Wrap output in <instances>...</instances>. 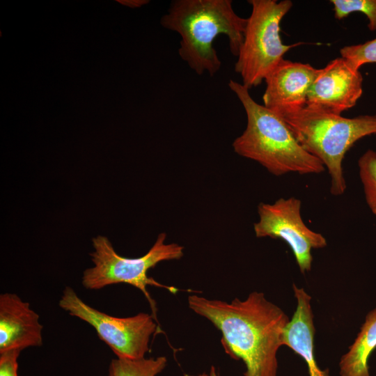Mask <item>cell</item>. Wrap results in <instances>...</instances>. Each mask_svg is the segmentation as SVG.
Wrapping results in <instances>:
<instances>
[{"mask_svg": "<svg viewBox=\"0 0 376 376\" xmlns=\"http://www.w3.org/2000/svg\"><path fill=\"white\" fill-rule=\"evenodd\" d=\"M189 308L221 333V343L233 359L242 360L244 376H277V353L290 318L263 292L230 302L197 295L187 298Z\"/></svg>", "mask_w": 376, "mask_h": 376, "instance_id": "obj_1", "label": "cell"}, {"mask_svg": "<svg viewBox=\"0 0 376 376\" xmlns=\"http://www.w3.org/2000/svg\"><path fill=\"white\" fill-rule=\"evenodd\" d=\"M246 21L235 12L230 0H173L161 24L180 35L178 54L192 70L213 76L221 66L213 47L215 38L226 35L231 54L237 56Z\"/></svg>", "mask_w": 376, "mask_h": 376, "instance_id": "obj_2", "label": "cell"}, {"mask_svg": "<svg viewBox=\"0 0 376 376\" xmlns=\"http://www.w3.org/2000/svg\"><path fill=\"white\" fill-rule=\"evenodd\" d=\"M228 86L240 101L247 119L246 129L233 143L237 155L257 162L276 176L288 173L317 174L325 171L322 162L301 146L287 123L256 102L249 89L232 79Z\"/></svg>", "mask_w": 376, "mask_h": 376, "instance_id": "obj_3", "label": "cell"}, {"mask_svg": "<svg viewBox=\"0 0 376 376\" xmlns=\"http://www.w3.org/2000/svg\"><path fill=\"white\" fill-rule=\"evenodd\" d=\"M280 117L301 146L327 169L331 194H344L347 188L343 169L344 157L357 141L376 135V115L345 118L306 105Z\"/></svg>", "mask_w": 376, "mask_h": 376, "instance_id": "obj_4", "label": "cell"}, {"mask_svg": "<svg viewBox=\"0 0 376 376\" xmlns=\"http://www.w3.org/2000/svg\"><path fill=\"white\" fill-rule=\"evenodd\" d=\"M166 234H159L150 250L139 258H125L118 254L109 239L98 235L92 239L94 251L91 253L94 266L86 269L82 276L81 283L88 290H100L106 286L126 283L139 289L148 300L152 315L157 320V306L147 287H161L173 294L178 289L156 281L148 276L150 269L159 263L179 260L184 255V247L177 243H166Z\"/></svg>", "mask_w": 376, "mask_h": 376, "instance_id": "obj_5", "label": "cell"}, {"mask_svg": "<svg viewBox=\"0 0 376 376\" xmlns=\"http://www.w3.org/2000/svg\"><path fill=\"white\" fill-rule=\"evenodd\" d=\"M251 13L235 65L248 89L260 84L290 49L301 45L283 43L280 24L292 6L290 0H249Z\"/></svg>", "mask_w": 376, "mask_h": 376, "instance_id": "obj_6", "label": "cell"}, {"mask_svg": "<svg viewBox=\"0 0 376 376\" xmlns=\"http://www.w3.org/2000/svg\"><path fill=\"white\" fill-rule=\"evenodd\" d=\"M58 306L93 327L100 339L119 358L145 357L150 338L157 330L152 315L139 313L126 318L111 316L85 303L70 287L63 290Z\"/></svg>", "mask_w": 376, "mask_h": 376, "instance_id": "obj_7", "label": "cell"}, {"mask_svg": "<svg viewBox=\"0 0 376 376\" xmlns=\"http://www.w3.org/2000/svg\"><path fill=\"white\" fill-rule=\"evenodd\" d=\"M301 201L297 198H281L273 203H260L258 206L259 219L253 224L257 237H270L285 241L291 249L299 270L311 269L313 249L327 246L320 233L304 224L301 214Z\"/></svg>", "mask_w": 376, "mask_h": 376, "instance_id": "obj_8", "label": "cell"}, {"mask_svg": "<svg viewBox=\"0 0 376 376\" xmlns=\"http://www.w3.org/2000/svg\"><path fill=\"white\" fill-rule=\"evenodd\" d=\"M363 94V76L343 57L318 69L307 95L306 105L341 115L355 106Z\"/></svg>", "mask_w": 376, "mask_h": 376, "instance_id": "obj_9", "label": "cell"}, {"mask_svg": "<svg viewBox=\"0 0 376 376\" xmlns=\"http://www.w3.org/2000/svg\"><path fill=\"white\" fill-rule=\"evenodd\" d=\"M318 72L309 63L283 58L265 79L263 105L279 116L304 108Z\"/></svg>", "mask_w": 376, "mask_h": 376, "instance_id": "obj_10", "label": "cell"}, {"mask_svg": "<svg viewBox=\"0 0 376 376\" xmlns=\"http://www.w3.org/2000/svg\"><path fill=\"white\" fill-rule=\"evenodd\" d=\"M39 315L17 295H0V353L42 345Z\"/></svg>", "mask_w": 376, "mask_h": 376, "instance_id": "obj_11", "label": "cell"}, {"mask_svg": "<svg viewBox=\"0 0 376 376\" xmlns=\"http://www.w3.org/2000/svg\"><path fill=\"white\" fill-rule=\"evenodd\" d=\"M376 347V308L368 312L360 331L339 361L340 376H370L368 359Z\"/></svg>", "mask_w": 376, "mask_h": 376, "instance_id": "obj_12", "label": "cell"}, {"mask_svg": "<svg viewBox=\"0 0 376 376\" xmlns=\"http://www.w3.org/2000/svg\"><path fill=\"white\" fill-rule=\"evenodd\" d=\"M167 358L127 359L116 357L111 361L108 376H157L167 366Z\"/></svg>", "mask_w": 376, "mask_h": 376, "instance_id": "obj_13", "label": "cell"}, {"mask_svg": "<svg viewBox=\"0 0 376 376\" xmlns=\"http://www.w3.org/2000/svg\"><path fill=\"white\" fill-rule=\"evenodd\" d=\"M358 166L366 203L376 216V152L366 150L359 159Z\"/></svg>", "mask_w": 376, "mask_h": 376, "instance_id": "obj_14", "label": "cell"}, {"mask_svg": "<svg viewBox=\"0 0 376 376\" xmlns=\"http://www.w3.org/2000/svg\"><path fill=\"white\" fill-rule=\"evenodd\" d=\"M330 2L337 19H342L354 12H360L367 17L369 30H376V0H331Z\"/></svg>", "mask_w": 376, "mask_h": 376, "instance_id": "obj_15", "label": "cell"}, {"mask_svg": "<svg viewBox=\"0 0 376 376\" xmlns=\"http://www.w3.org/2000/svg\"><path fill=\"white\" fill-rule=\"evenodd\" d=\"M340 53L341 57L359 70L366 63H376V38L363 43L345 46Z\"/></svg>", "mask_w": 376, "mask_h": 376, "instance_id": "obj_16", "label": "cell"}, {"mask_svg": "<svg viewBox=\"0 0 376 376\" xmlns=\"http://www.w3.org/2000/svg\"><path fill=\"white\" fill-rule=\"evenodd\" d=\"M21 350L0 353V376H18V358Z\"/></svg>", "mask_w": 376, "mask_h": 376, "instance_id": "obj_17", "label": "cell"}, {"mask_svg": "<svg viewBox=\"0 0 376 376\" xmlns=\"http://www.w3.org/2000/svg\"><path fill=\"white\" fill-rule=\"evenodd\" d=\"M118 1L131 8H138L149 2L148 0H118Z\"/></svg>", "mask_w": 376, "mask_h": 376, "instance_id": "obj_18", "label": "cell"}, {"mask_svg": "<svg viewBox=\"0 0 376 376\" xmlns=\"http://www.w3.org/2000/svg\"><path fill=\"white\" fill-rule=\"evenodd\" d=\"M183 376H218L216 373L215 368L212 366L211 368L210 373V375L207 374L206 373H203L198 375H188L185 374Z\"/></svg>", "mask_w": 376, "mask_h": 376, "instance_id": "obj_19", "label": "cell"}, {"mask_svg": "<svg viewBox=\"0 0 376 376\" xmlns=\"http://www.w3.org/2000/svg\"><path fill=\"white\" fill-rule=\"evenodd\" d=\"M313 376H331L329 373V370H321L320 369L316 373H315Z\"/></svg>", "mask_w": 376, "mask_h": 376, "instance_id": "obj_20", "label": "cell"}]
</instances>
